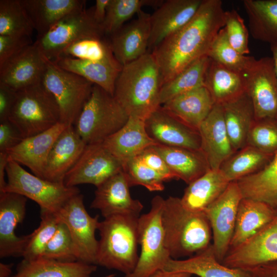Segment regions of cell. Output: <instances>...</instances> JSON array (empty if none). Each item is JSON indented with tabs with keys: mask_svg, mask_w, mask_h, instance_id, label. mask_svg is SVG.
Listing matches in <instances>:
<instances>
[{
	"mask_svg": "<svg viewBox=\"0 0 277 277\" xmlns=\"http://www.w3.org/2000/svg\"><path fill=\"white\" fill-rule=\"evenodd\" d=\"M39 226L29 234V239L22 257L31 261L42 258L45 249L55 233L60 221L54 213L41 210Z\"/></svg>",
	"mask_w": 277,
	"mask_h": 277,
	"instance_id": "7bdbcfd3",
	"label": "cell"
},
{
	"mask_svg": "<svg viewBox=\"0 0 277 277\" xmlns=\"http://www.w3.org/2000/svg\"><path fill=\"white\" fill-rule=\"evenodd\" d=\"M8 180L3 192L15 193L36 202L41 210L56 213L72 196L80 193L76 187L54 182L32 174L20 164L9 160Z\"/></svg>",
	"mask_w": 277,
	"mask_h": 277,
	"instance_id": "52a82bcc",
	"label": "cell"
},
{
	"mask_svg": "<svg viewBox=\"0 0 277 277\" xmlns=\"http://www.w3.org/2000/svg\"><path fill=\"white\" fill-rule=\"evenodd\" d=\"M229 183L219 169H210L188 184L180 198L181 203L191 211L205 213L225 190Z\"/></svg>",
	"mask_w": 277,
	"mask_h": 277,
	"instance_id": "4dcf8cb0",
	"label": "cell"
},
{
	"mask_svg": "<svg viewBox=\"0 0 277 277\" xmlns=\"http://www.w3.org/2000/svg\"><path fill=\"white\" fill-rule=\"evenodd\" d=\"M163 270L185 272L197 277H252L247 271L230 268L219 262L212 244L190 257L183 259L170 258Z\"/></svg>",
	"mask_w": 277,
	"mask_h": 277,
	"instance_id": "4316f807",
	"label": "cell"
},
{
	"mask_svg": "<svg viewBox=\"0 0 277 277\" xmlns=\"http://www.w3.org/2000/svg\"><path fill=\"white\" fill-rule=\"evenodd\" d=\"M123 170L130 187L142 186L151 192L161 191L165 189V181L163 178L146 165L138 156L124 164Z\"/></svg>",
	"mask_w": 277,
	"mask_h": 277,
	"instance_id": "ee69618b",
	"label": "cell"
},
{
	"mask_svg": "<svg viewBox=\"0 0 277 277\" xmlns=\"http://www.w3.org/2000/svg\"><path fill=\"white\" fill-rule=\"evenodd\" d=\"M242 199L237 183L230 182L222 194L205 211L212 231L213 250L221 263L229 249L238 207Z\"/></svg>",
	"mask_w": 277,
	"mask_h": 277,
	"instance_id": "7c38bea8",
	"label": "cell"
},
{
	"mask_svg": "<svg viewBox=\"0 0 277 277\" xmlns=\"http://www.w3.org/2000/svg\"><path fill=\"white\" fill-rule=\"evenodd\" d=\"M243 4L252 37L277 45V0H244Z\"/></svg>",
	"mask_w": 277,
	"mask_h": 277,
	"instance_id": "d590c367",
	"label": "cell"
},
{
	"mask_svg": "<svg viewBox=\"0 0 277 277\" xmlns=\"http://www.w3.org/2000/svg\"><path fill=\"white\" fill-rule=\"evenodd\" d=\"M68 126L60 122L46 131L24 138L17 145L6 151L9 160L26 166L33 174L42 178L50 150Z\"/></svg>",
	"mask_w": 277,
	"mask_h": 277,
	"instance_id": "603a6c76",
	"label": "cell"
},
{
	"mask_svg": "<svg viewBox=\"0 0 277 277\" xmlns=\"http://www.w3.org/2000/svg\"><path fill=\"white\" fill-rule=\"evenodd\" d=\"M101 277H115V274H109L108 275H105V276H101Z\"/></svg>",
	"mask_w": 277,
	"mask_h": 277,
	"instance_id": "94428289",
	"label": "cell"
},
{
	"mask_svg": "<svg viewBox=\"0 0 277 277\" xmlns=\"http://www.w3.org/2000/svg\"><path fill=\"white\" fill-rule=\"evenodd\" d=\"M149 277H197L190 273L181 271H170L163 269L156 271Z\"/></svg>",
	"mask_w": 277,
	"mask_h": 277,
	"instance_id": "6f0895ef",
	"label": "cell"
},
{
	"mask_svg": "<svg viewBox=\"0 0 277 277\" xmlns=\"http://www.w3.org/2000/svg\"><path fill=\"white\" fill-rule=\"evenodd\" d=\"M46 61L42 82L58 105L60 122L73 125L94 85L81 76L60 68L53 62L47 59Z\"/></svg>",
	"mask_w": 277,
	"mask_h": 277,
	"instance_id": "30bf717a",
	"label": "cell"
},
{
	"mask_svg": "<svg viewBox=\"0 0 277 277\" xmlns=\"http://www.w3.org/2000/svg\"><path fill=\"white\" fill-rule=\"evenodd\" d=\"M54 63L100 87L112 95L123 66L119 63L95 62L66 56L61 57Z\"/></svg>",
	"mask_w": 277,
	"mask_h": 277,
	"instance_id": "836d02e7",
	"label": "cell"
},
{
	"mask_svg": "<svg viewBox=\"0 0 277 277\" xmlns=\"http://www.w3.org/2000/svg\"><path fill=\"white\" fill-rule=\"evenodd\" d=\"M247 271L252 277H277V261L264 264Z\"/></svg>",
	"mask_w": 277,
	"mask_h": 277,
	"instance_id": "db71d44e",
	"label": "cell"
},
{
	"mask_svg": "<svg viewBox=\"0 0 277 277\" xmlns=\"http://www.w3.org/2000/svg\"><path fill=\"white\" fill-rule=\"evenodd\" d=\"M9 162L8 155L6 152H0V193L3 192L7 184L5 176Z\"/></svg>",
	"mask_w": 277,
	"mask_h": 277,
	"instance_id": "9f6ffc18",
	"label": "cell"
},
{
	"mask_svg": "<svg viewBox=\"0 0 277 277\" xmlns=\"http://www.w3.org/2000/svg\"><path fill=\"white\" fill-rule=\"evenodd\" d=\"M164 199L156 195L151 200L149 211L138 218V243L140 250L134 270L124 277H149L163 269L171 258L164 241L161 214Z\"/></svg>",
	"mask_w": 277,
	"mask_h": 277,
	"instance_id": "ba28073f",
	"label": "cell"
},
{
	"mask_svg": "<svg viewBox=\"0 0 277 277\" xmlns=\"http://www.w3.org/2000/svg\"><path fill=\"white\" fill-rule=\"evenodd\" d=\"M207 55L230 69L242 73H245L255 59L253 56L242 54L231 46L224 27L216 35Z\"/></svg>",
	"mask_w": 277,
	"mask_h": 277,
	"instance_id": "b9f144b4",
	"label": "cell"
},
{
	"mask_svg": "<svg viewBox=\"0 0 277 277\" xmlns=\"http://www.w3.org/2000/svg\"><path fill=\"white\" fill-rule=\"evenodd\" d=\"M12 264L0 263V277H10L12 273Z\"/></svg>",
	"mask_w": 277,
	"mask_h": 277,
	"instance_id": "680465c9",
	"label": "cell"
},
{
	"mask_svg": "<svg viewBox=\"0 0 277 277\" xmlns=\"http://www.w3.org/2000/svg\"><path fill=\"white\" fill-rule=\"evenodd\" d=\"M214 105L210 93L203 86L180 94L165 103L161 107L184 124L198 131Z\"/></svg>",
	"mask_w": 277,
	"mask_h": 277,
	"instance_id": "484cf974",
	"label": "cell"
},
{
	"mask_svg": "<svg viewBox=\"0 0 277 277\" xmlns=\"http://www.w3.org/2000/svg\"><path fill=\"white\" fill-rule=\"evenodd\" d=\"M198 131L201 150L210 169H219L223 163L235 152L227 131L222 105L214 104L209 115L200 125Z\"/></svg>",
	"mask_w": 277,
	"mask_h": 277,
	"instance_id": "44dd1931",
	"label": "cell"
},
{
	"mask_svg": "<svg viewBox=\"0 0 277 277\" xmlns=\"http://www.w3.org/2000/svg\"><path fill=\"white\" fill-rule=\"evenodd\" d=\"M27 199L15 193H0L1 258L23 256L29 234L18 236L15 231L25 217Z\"/></svg>",
	"mask_w": 277,
	"mask_h": 277,
	"instance_id": "2e32d148",
	"label": "cell"
},
{
	"mask_svg": "<svg viewBox=\"0 0 277 277\" xmlns=\"http://www.w3.org/2000/svg\"><path fill=\"white\" fill-rule=\"evenodd\" d=\"M224 29L228 41L234 49L245 55L250 53L248 30L235 10L225 11Z\"/></svg>",
	"mask_w": 277,
	"mask_h": 277,
	"instance_id": "7dc6e473",
	"label": "cell"
},
{
	"mask_svg": "<svg viewBox=\"0 0 277 277\" xmlns=\"http://www.w3.org/2000/svg\"><path fill=\"white\" fill-rule=\"evenodd\" d=\"M105 35L102 26L93 18L92 8L85 7L63 17L37 36L34 44L44 58L54 62L75 42L85 38H102Z\"/></svg>",
	"mask_w": 277,
	"mask_h": 277,
	"instance_id": "9c48e42d",
	"label": "cell"
},
{
	"mask_svg": "<svg viewBox=\"0 0 277 277\" xmlns=\"http://www.w3.org/2000/svg\"><path fill=\"white\" fill-rule=\"evenodd\" d=\"M164 1L110 0L106 15L102 25L105 35H110L125 25V23L142 11L144 6L159 8Z\"/></svg>",
	"mask_w": 277,
	"mask_h": 277,
	"instance_id": "f35d334b",
	"label": "cell"
},
{
	"mask_svg": "<svg viewBox=\"0 0 277 277\" xmlns=\"http://www.w3.org/2000/svg\"><path fill=\"white\" fill-rule=\"evenodd\" d=\"M150 14L142 10L136 19L111 34L109 40L116 60L122 66L148 52L150 34Z\"/></svg>",
	"mask_w": 277,
	"mask_h": 277,
	"instance_id": "ffe728a7",
	"label": "cell"
},
{
	"mask_svg": "<svg viewBox=\"0 0 277 277\" xmlns=\"http://www.w3.org/2000/svg\"><path fill=\"white\" fill-rule=\"evenodd\" d=\"M204 86L214 104L223 105L246 92V80L244 73L210 59L205 74Z\"/></svg>",
	"mask_w": 277,
	"mask_h": 277,
	"instance_id": "83f0119b",
	"label": "cell"
},
{
	"mask_svg": "<svg viewBox=\"0 0 277 277\" xmlns=\"http://www.w3.org/2000/svg\"><path fill=\"white\" fill-rule=\"evenodd\" d=\"M42 258L64 262L77 261L71 234L64 223L60 221Z\"/></svg>",
	"mask_w": 277,
	"mask_h": 277,
	"instance_id": "bcb514c9",
	"label": "cell"
},
{
	"mask_svg": "<svg viewBox=\"0 0 277 277\" xmlns=\"http://www.w3.org/2000/svg\"><path fill=\"white\" fill-rule=\"evenodd\" d=\"M222 105L228 136L236 151L247 145L248 133L255 121L252 103L246 92Z\"/></svg>",
	"mask_w": 277,
	"mask_h": 277,
	"instance_id": "d6a6232c",
	"label": "cell"
},
{
	"mask_svg": "<svg viewBox=\"0 0 277 277\" xmlns=\"http://www.w3.org/2000/svg\"><path fill=\"white\" fill-rule=\"evenodd\" d=\"M55 214L70 232L77 261L96 265L98 240L95 234L100 221L98 215L92 216L86 210L83 195L80 193L72 196Z\"/></svg>",
	"mask_w": 277,
	"mask_h": 277,
	"instance_id": "8fae6325",
	"label": "cell"
},
{
	"mask_svg": "<svg viewBox=\"0 0 277 277\" xmlns=\"http://www.w3.org/2000/svg\"><path fill=\"white\" fill-rule=\"evenodd\" d=\"M276 214L275 210L264 202L243 198L238 207L229 249L253 236L270 222Z\"/></svg>",
	"mask_w": 277,
	"mask_h": 277,
	"instance_id": "1f68e13d",
	"label": "cell"
},
{
	"mask_svg": "<svg viewBox=\"0 0 277 277\" xmlns=\"http://www.w3.org/2000/svg\"><path fill=\"white\" fill-rule=\"evenodd\" d=\"M8 120L24 138L60 123V113L55 98L41 82L17 91Z\"/></svg>",
	"mask_w": 277,
	"mask_h": 277,
	"instance_id": "8992f818",
	"label": "cell"
},
{
	"mask_svg": "<svg viewBox=\"0 0 277 277\" xmlns=\"http://www.w3.org/2000/svg\"><path fill=\"white\" fill-rule=\"evenodd\" d=\"M225 13L221 0H203L188 23L152 50L160 68L162 85L207 55L216 35L224 27Z\"/></svg>",
	"mask_w": 277,
	"mask_h": 277,
	"instance_id": "6da1fadb",
	"label": "cell"
},
{
	"mask_svg": "<svg viewBox=\"0 0 277 277\" xmlns=\"http://www.w3.org/2000/svg\"><path fill=\"white\" fill-rule=\"evenodd\" d=\"M256 184L262 200L277 210V153L258 173Z\"/></svg>",
	"mask_w": 277,
	"mask_h": 277,
	"instance_id": "c3c4849f",
	"label": "cell"
},
{
	"mask_svg": "<svg viewBox=\"0 0 277 277\" xmlns=\"http://www.w3.org/2000/svg\"><path fill=\"white\" fill-rule=\"evenodd\" d=\"M123 170L113 175L96 187L91 208L98 210L104 218L115 215L140 216L143 204L131 197Z\"/></svg>",
	"mask_w": 277,
	"mask_h": 277,
	"instance_id": "e0dca14e",
	"label": "cell"
},
{
	"mask_svg": "<svg viewBox=\"0 0 277 277\" xmlns=\"http://www.w3.org/2000/svg\"><path fill=\"white\" fill-rule=\"evenodd\" d=\"M244 74L255 120L277 118V76L272 57L255 58Z\"/></svg>",
	"mask_w": 277,
	"mask_h": 277,
	"instance_id": "4fadbf2b",
	"label": "cell"
},
{
	"mask_svg": "<svg viewBox=\"0 0 277 277\" xmlns=\"http://www.w3.org/2000/svg\"><path fill=\"white\" fill-rule=\"evenodd\" d=\"M63 56L95 62L119 63L113 55L109 41L104 37L78 40L64 51L61 57Z\"/></svg>",
	"mask_w": 277,
	"mask_h": 277,
	"instance_id": "60d3db41",
	"label": "cell"
},
{
	"mask_svg": "<svg viewBox=\"0 0 277 277\" xmlns=\"http://www.w3.org/2000/svg\"><path fill=\"white\" fill-rule=\"evenodd\" d=\"M159 67L151 52L122 66L114 97L128 114L143 120L161 106Z\"/></svg>",
	"mask_w": 277,
	"mask_h": 277,
	"instance_id": "7a4b0ae2",
	"label": "cell"
},
{
	"mask_svg": "<svg viewBox=\"0 0 277 277\" xmlns=\"http://www.w3.org/2000/svg\"><path fill=\"white\" fill-rule=\"evenodd\" d=\"M123 164L103 144H87L77 161L66 174L64 183L68 187L91 184L97 187L123 170Z\"/></svg>",
	"mask_w": 277,
	"mask_h": 277,
	"instance_id": "5bb4252c",
	"label": "cell"
},
{
	"mask_svg": "<svg viewBox=\"0 0 277 277\" xmlns=\"http://www.w3.org/2000/svg\"><path fill=\"white\" fill-rule=\"evenodd\" d=\"M145 124L147 133L157 144L201 150L199 131L168 114L161 106L146 118Z\"/></svg>",
	"mask_w": 277,
	"mask_h": 277,
	"instance_id": "d6986e66",
	"label": "cell"
},
{
	"mask_svg": "<svg viewBox=\"0 0 277 277\" xmlns=\"http://www.w3.org/2000/svg\"><path fill=\"white\" fill-rule=\"evenodd\" d=\"M34 28L20 0L0 1V35L31 37Z\"/></svg>",
	"mask_w": 277,
	"mask_h": 277,
	"instance_id": "ab89813d",
	"label": "cell"
},
{
	"mask_svg": "<svg viewBox=\"0 0 277 277\" xmlns=\"http://www.w3.org/2000/svg\"><path fill=\"white\" fill-rule=\"evenodd\" d=\"M32 44L30 36L0 35V66Z\"/></svg>",
	"mask_w": 277,
	"mask_h": 277,
	"instance_id": "681fc988",
	"label": "cell"
},
{
	"mask_svg": "<svg viewBox=\"0 0 277 277\" xmlns=\"http://www.w3.org/2000/svg\"><path fill=\"white\" fill-rule=\"evenodd\" d=\"M102 143L123 166L145 149L157 144L147 133L145 121L132 116Z\"/></svg>",
	"mask_w": 277,
	"mask_h": 277,
	"instance_id": "d4e9b609",
	"label": "cell"
},
{
	"mask_svg": "<svg viewBox=\"0 0 277 277\" xmlns=\"http://www.w3.org/2000/svg\"><path fill=\"white\" fill-rule=\"evenodd\" d=\"M96 269V265L42 258L31 261L23 260L12 277H91Z\"/></svg>",
	"mask_w": 277,
	"mask_h": 277,
	"instance_id": "e575fe53",
	"label": "cell"
},
{
	"mask_svg": "<svg viewBox=\"0 0 277 277\" xmlns=\"http://www.w3.org/2000/svg\"><path fill=\"white\" fill-rule=\"evenodd\" d=\"M140 216L115 215L100 222L96 265L129 274L138 259Z\"/></svg>",
	"mask_w": 277,
	"mask_h": 277,
	"instance_id": "277c9868",
	"label": "cell"
},
{
	"mask_svg": "<svg viewBox=\"0 0 277 277\" xmlns=\"http://www.w3.org/2000/svg\"><path fill=\"white\" fill-rule=\"evenodd\" d=\"M270 49L272 53V58L274 61V67L277 76V45L270 46Z\"/></svg>",
	"mask_w": 277,
	"mask_h": 277,
	"instance_id": "91938a15",
	"label": "cell"
},
{
	"mask_svg": "<svg viewBox=\"0 0 277 277\" xmlns=\"http://www.w3.org/2000/svg\"><path fill=\"white\" fill-rule=\"evenodd\" d=\"M203 0H167L150 14L148 49L153 50L194 17Z\"/></svg>",
	"mask_w": 277,
	"mask_h": 277,
	"instance_id": "ac0fdd59",
	"label": "cell"
},
{
	"mask_svg": "<svg viewBox=\"0 0 277 277\" xmlns=\"http://www.w3.org/2000/svg\"><path fill=\"white\" fill-rule=\"evenodd\" d=\"M24 139L17 128L8 119L0 122V152H6Z\"/></svg>",
	"mask_w": 277,
	"mask_h": 277,
	"instance_id": "816d5d0a",
	"label": "cell"
},
{
	"mask_svg": "<svg viewBox=\"0 0 277 277\" xmlns=\"http://www.w3.org/2000/svg\"><path fill=\"white\" fill-rule=\"evenodd\" d=\"M138 156L146 165L160 174L165 182L177 180L164 159L152 146L145 149Z\"/></svg>",
	"mask_w": 277,
	"mask_h": 277,
	"instance_id": "f907efd6",
	"label": "cell"
},
{
	"mask_svg": "<svg viewBox=\"0 0 277 277\" xmlns=\"http://www.w3.org/2000/svg\"><path fill=\"white\" fill-rule=\"evenodd\" d=\"M210 61L207 55L204 56L163 84L160 93L161 106L180 94L204 86Z\"/></svg>",
	"mask_w": 277,
	"mask_h": 277,
	"instance_id": "74e56055",
	"label": "cell"
},
{
	"mask_svg": "<svg viewBox=\"0 0 277 277\" xmlns=\"http://www.w3.org/2000/svg\"><path fill=\"white\" fill-rule=\"evenodd\" d=\"M46 59L34 43L0 66V82L16 91L41 82Z\"/></svg>",
	"mask_w": 277,
	"mask_h": 277,
	"instance_id": "7402d4cb",
	"label": "cell"
},
{
	"mask_svg": "<svg viewBox=\"0 0 277 277\" xmlns=\"http://www.w3.org/2000/svg\"><path fill=\"white\" fill-rule=\"evenodd\" d=\"M247 145L264 153H277V118L255 120L248 133Z\"/></svg>",
	"mask_w": 277,
	"mask_h": 277,
	"instance_id": "f6af8a7d",
	"label": "cell"
},
{
	"mask_svg": "<svg viewBox=\"0 0 277 277\" xmlns=\"http://www.w3.org/2000/svg\"><path fill=\"white\" fill-rule=\"evenodd\" d=\"M273 157L246 145L224 161L219 170L229 182H234L265 168Z\"/></svg>",
	"mask_w": 277,
	"mask_h": 277,
	"instance_id": "8d00e7d4",
	"label": "cell"
},
{
	"mask_svg": "<svg viewBox=\"0 0 277 277\" xmlns=\"http://www.w3.org/2000/svg\"><path fill=\"white\" fill-rule=\"evenodd\" d=\"M17 91L0 82V122L8 120L14 105Z\"/></svg>",
	"mask_w": 277,
	"mask_h": 277,
	"instance_id": "f5cc1de1",
	"label": "cell"
},
{
	"mask_svg": "<svg viewBox=\"0 0 277 277\" xmlns=\"http://www.w3.org/2000/svg\"><path fill=\"white\" fill-rule=\"evenodd\" d=\"M274 261H277V214L253 236L230 248L222 263L247 271Z\"/></svg>",
	"mask_w": 277,
	"mask_h": 277,
	"instance_id": "9a60e30c",
	"label": "cell"
},
{
	"mask_svg": "<svg viewBox=\"0 0 277 277\" xmlns=\"http://www.w3.org/2000/svg\"><path fill=\"white\" fill-rule=\"evenodd\" d=\"M86 145L73 125H68L58 136L50 150L42 178L64 183L66 174L77 161Z\"/></svg>",
	"mask_w": 277,
	"mask_h": 277,
	"instance_id": "cb8c5ba5",
	"label": "cell"
},
{
	"mask_svg": "<svg viewBox=\"0 0 277 277\" xmlns=\"http://www.w3.org/2000/svg\"><path fill=\"white\" fill-rule=\"evenodd\" d=\"M37 36L66 15L85 7L82 0H20Z\"/></svg>",
	"mask_w": 277,
	"mask_h": 277,
	"instance_id": "f1b7e54d",
	"label": "cell"
},
{
	"mask_svg": "<svg viewBox=\"0 0 277 277\" xmlns=\"http://www.w3.org/2000/svg\"><path fill=\"white\" fill-rule=\"evenodd\" d=\"M161 222L165 247L173 259L190 257L211 245V227L205 213L186 209L180 198L164 199Z\"/></svg>",
	"mask_w": 277,
	"mask_h": 277,
	"instance_id": "3957f363",
	"label": "cell"
},
{
	"mask_svg": "<svg viewBox=\"0 0 277 277\" xmlns=\"http://www.w3.org/2000/svg\"><path fill=\"white\" fill-rule=\"evenodd\" d=\"M153 148L164 159L176 176L189 184L210 170L207 158L201 150L168 147L160 144Z\"/></svg>",
	"mask_w": 277,
	"mask_h": 277,
	"instance_id": "f546056e",
	"label": "cell"
},
{
	"mask_svg": "<svg viewBox=\"0 0 277 277\" xmlns=\"http://www.w3.org/2000/svg\"><path fill=\"white\" fill-rule=\"evenodd\" d=\"M110 1L96 0L95 5L92 7L93 18L101 26L105 20Z\"/></svg>",
	"mask_w": 277,
	"mask_h": 277,
	"instance_id": "11a10c76",
	"label": "cell"
},
{
	"mask_svg": "<svg viewBox=\"0 0 277 277\" xmlns=\"http://www.w3.org/2000/svg\"><path fill=\"white\" fill-rule=\"evenodd\" d=\"M129 117L113 95L94 85L73 126L86 144L101 143L123 127Z\"/></svg>",
	"mask_w": 277,
	"mask_h": 277,
	"instance_id": "5b68a950",
	"label": "cell"
}]
</instances>
